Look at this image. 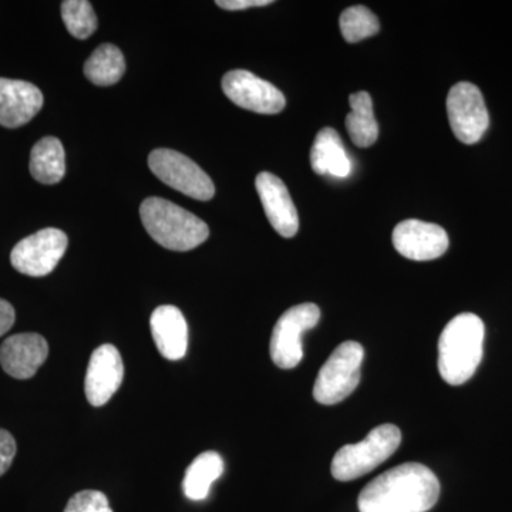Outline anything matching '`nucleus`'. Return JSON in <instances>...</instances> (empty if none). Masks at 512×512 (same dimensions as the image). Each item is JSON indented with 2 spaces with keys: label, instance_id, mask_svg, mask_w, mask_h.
Segmentation results:
<instances>
[{
  "label": "nucleus",
  "instance_id": "6ab92c4d",
  "mask_svg": "<svg viewBox=\"0 0 512 512\" xmlns=\"http://www.w3.org/2000/svg\"><path fill=\"white\" fill-rule=\"evenodd\" d=\"M224 460L215 451H205L185 471L183 490L185 497L192 501L205 500L211 485L224 474Z\"/></svg>",
  "mask_w": 512,
  "mask_h": 512
},
{
  "label": "nucleus",
  "instance_id": "423d86ee",
  "mask_svg": "<svg viewBox=\"0 0 512 512\" xmlns=\"http://www.w3.org/2000/svg\"><path fill=\"white\" fill-rule=\"evenodd\" d=\"M148 167L158 180L194 200L210 201L215 195L214 183L208 174L178 151L168 148L154 150L148 157Z\"/></svg>",
  "mask_w": 512,
  "mask_h": 512
},
{
  "label": "nucleus",
  "instance_id": "6e6552de",
  "mask_svg": "<svg viewBox=\"0 0 512 512\" xmlns=\"http://www.w3.org/2000/svg\"><path fill=\"white\" fill-rule=\"evenodd\" d=\"M69 239L63 231L46 228L22 239L10 254L13 268L20 274L42 278L55 271L66 254Z\"/></svg>",
  "mask_w": 512,
  "mask_h": 512
},
{
  "label": "nucleus",
  "instance_id": "a878e982",
  "mask_svg": "<svg viewBox=\"0 0 512 512\" xmlns=\"http://www.w3.org/2000/svg\"><path fill=\"white\" fill-rule=\"evenodd\" d=\"M271 0H218L217 6L225 10H245L271 5Z\"/></svg>",
  "mask_w": 512,
  "mask_h": 512
},
{
  "label": "nucleus",
  "instance_id": "5701e85b",
  "mask_svg": "<svg viewBox=\"0 0 512 512\" xmlns=\"http://www.w3.org/2000/svg\"><path fill=\"white\" fill-rule=\"evenodd\" d=\"M340 32L346 42L357 43L379 33L380 25L376 16L365 6H353L340 15Z\"/></svg>",
  "mask_w": 512,
  "mask_h": 512
},
{
  "label": "nucleus",
  "instance_id": "f03ea898",
  "mask_svg": "<svg viewBox=\"0 0 512 512\" xmlns=\"http://www.w3.org/2000/svg\"><path fill=\"white\" fill-rule=\"evenodd\" d=\"M485 328L474 313H461L448 322L439 340V372L444 382L460 386L477 372L483 359Z\"/></svg>",
  "mask_w": 512,
  "mask_h": 512
},
{
  "label": "nucleus",
  "instance_id": "393cba45",
  "mask_svg": "<svg viewBox=\"0 0 512 512\" xmlns=\"http://www.w3.org/2000/svg\"><path fill=\"white\" fill-rule=\"evenodd\" d=\"M16 456V441L9 431L0 429V477L12 466Z\"/></svg>",
  "mask_w": 512,
  "mask_h": 512
},
{
  "label": "nucleus",
  "instance_id": "39448f33",
  "mask_svg": "<svg viewBox=\"0 0 512 512\" xmlns=\"http://www.w3.org/2000/svg\"><path fill=\"white\" fill-rule=\"evenodd\" d=\"M365 349L360 343L345 342L335 349L319 370L313 387L316 402L332 406L355 392L360 382Z\"/></svg>",
  "mask_w": 512,
  "mask_h": 512
},
{
  "label": "nucleus",
  "instance_id": "b1692460",
  "mask_svg": "<svg viewBox=\"0 0 512 512\" xmlns=\"http://www.w3.org/2000/svg\"><path fill=\"white\" fill-rule=\"evenodd\" d=\"M64 512H113L106 495L100 491H80L70 498Z\"/></svg>",
  "mask_w": 512,
  "mask_h": 512
},
{
  "label": "nucleus",
  "instance_id": "dca6fc26",
  "mask_svg": "<svg viewBox=\"0 0 512 512\" xmlns=\"http://www.w3.org/2000/svg\"><path fill=\"white\" fill-rule=\"evenodd\" d=\"M150 328L158 352L165 359H183L188 349V325L177 306H158L151 315Z\"/></svg>",
  "mask_w": 512,
  "mask_h": 512
},
{
  "label": "nucleus",
  "instance_id": "0eeeda50",
  "mask_svg": "<svg viewBox=\"0 0 512 512\" xmlns=\"http://www.w3.org/2000/svg\"><path fill=\"white\" fill-rule=\"evenodd\" d=\"M320 309L315 303H302L288 309L276 322L271 338V357L281 369H293L303 357L302 335L315 328Z\"/></svg>",
  "mask_w": 512,
  "mask_h": 512
},
{
  "label": "nucleus",
  "instance_id": "f257e3e1",
  "mask_svg": "<svg viewBox=\"0 0 512 512\" xmlns=\"http://www.w3.org/2000/svg\"><path fill=\"white\" fill-rule=\"evenodd\" d=\"M439 497V478L429 467L404 463L370 481L357 507L360 512H427Z\"/></svg>",
  "mask_w": 512,
  "mask_h": 512
},
{
  "label": "nucleus",
  "instance_id": "f8f14e48",
  "mask_svg": "<svg viewBox=\"0 0 512 512\" xmlns=\"http://www.w3.org/2000/svg\"><path fill=\"white\" fill-rule=\"evenodd\" d=\"M124 379L123 359L113 345L94 350L87 367L84 392L94 407L104 406L120 389Z\"/></svg>",
  "mask_w": 512,
  "mask_h": 512
},
{
  "label": "nucleus",
  "instance_id": "1a4fd4ad",
  "mask_svg": "<svg viewBox=\"0 0 512 512\" xmlns=\"http://www.w3.org/2000/svg\"><path fill=\"white\" fill-rule=\"evenodd\" d=\"M447 114L454 136L464 144H476L490 126L483 93L473 83L451 87L447 96Z\"/></svg>",
  "mask_w": 512,
  "mask_h": 512
},
{
  "label": "nucleus",
  "instance_id": "ddd939ff",
  "mask_svg": "<svg viewBox=\"0 0 512 512\" xmlns=\"http://www.w3.org/2000/svg\"><path fill=\"white\" fill-rule=\"evenodd\" d=\"M255 187L272 228L281 237H295L299 231L298 211L284 181L274 174L261 173L256 177Z\"/></svg>",
  "mask_w": 512,
  "mask_h": 512
},
{
  "label": "nucleus",
  "instance_id": "aec40b11",
  "mask_svg": "<svg viewBox=\"0 0 512 512\" xmlns=\"http://www.w3.org/2000/svg\"><path fill=\"white\" fill-rule=\"evenodd\" d=\"M350 113L346 117V128L350 140L357 147L373 146L379 137V126L373 114L372 97L367 92H359L349 97Z\"/></svg>",
  "mask_w": 512,
  "mask_h": 512
},
{
  "label": "nucleus",
  "instance_id": "4be33fe9",
  "mask_svg": "<svg viewBox=\"0 0 512 512\" xmlns=\"http://www.w3.org/2000/svg\"><path fill=\"white\" fill-rule=\"evenodd\" d=\"M62 18L70 35L84 40L97 29V16L92 3L87 0H64Z\"/></svg>",
  "mask_w": 512,
  "mask_h": 512
},
{
  "label": "nucleus",
  "instance_id": "a211bd4d",
  "mask_svg": "<svg viewBox=\"0 0 512 512\" xmlns=\"http://www.w3.org/2000/svg\"><path fill=\"white\" fill-rule=\"evenodd\" d=\"M30 174L36 181L53 185L62 181L66 174V156L60 140L56 137H45L36 143L30 153Z\"/></svg>",
  "mask_w": 512,
  "mask_h": 512
},
{
  "label": "nucleus",
  "instance_id": "bb28decb",
  "mask_svg": "<svg viewBox=\"0 0 512 512\" xmlns=\"http://www.w3.org/2000/svg\"><path fill=\"white\" fill-rule=\"evenodd\" d=\"M15 309L5 299H0V338L12 329L15 323Z\"/></svg>",
  "mask_w": 512,
  "mask_h": 512
},
{
  "label": "nucleus",
  "instance_id": "412c9836",
  "mask_svg": "<svg viewBox=\"0 0 512 512\" xmlns=\"http://www.w3.org/2000/svg\"><path fill=\"white\" fill-rule=\"evenodd\" d=\"M126 73V60L119 47L110 45H101L94 50L84 64V74L96 86H113L119 83L121 77Z\"/></svg>",
  "mask_w": 512,
  "mask_h": 512
},
{
  "label": "nucleus",
  "instance_id": "7ed1b4c3",
  "mask_svg": "<svg viewBox=\"0 0 512 512\" xmlns=\"http://www.w3.org/2000/svg\"><path fill=\"white\" fill-rule=\"evenodd\" d=\"M140 217L150 237L170 251H191L210 237V228L197 215L164 198L144 200Z\"/></svg>",
  "mask_w": 512,
  "mask_h": 512
},
{
  "label": "nucleus",
  "instance_id": "4468645a",
  "mask_svg": "<svg viewBox=\"0 0 512 512\" xmlns=\"http://www.w3.org/2000/svg\"><path fill=\"white\" fill-rule=\"evenodd\" d=\"M49 356V345L37 333H20L0 346V365L9 376L26 380L36 375Z\"/></svg>",
  "mask_w": 512,
  "mask_h": 512
},
{
  "label": "nucleus",
  "instance_id": "f3484780",
  "mask_svg": "<svg viewBox=\"0 0 512 512\" xmlns=\"http://www.w3.org/2000/svg\"><path fill=\"white\" fill-rule=\"evenodd\" d=\"M311 165L319 175L346 178L352 173V163L335 128L326 127L319 131L311 150Z\"/></svg>",
  "mask_w": 512,
  "mask_h": 512
},
{
  "label": "nucleus",
  "instance_id": "20e7f679",
  "mask_svg": "<svg viewBox=\"0 0 512 512\" xmlns=\"http://www.w3.org/2000/svg\"><path fill=\"white\" fill-rule=\"evenodd\" d=\"M402 443V433L393 424L375 427L365 440L340 448L332 461V476L352 481L366 476L393 456Z\"/></svg>",
  "mask_w": 512,
  "mask_h": 512
},
{
  "label": "nucleus",
  "instance_id": "9b49d317",
  "mask_svg": "<svg viewBox=\"0 0 512 512\" xmlns=\"http://www.w3.org/2000/svg\"><path fill=\"white\" fill-rule=\"evenodd\" d=\"M448 235L443 228L430 222L406 220L393 231V245L404 258L412 261H433L446 254Z\"/></svg>",
  "mask_w": 512,
  "mask_h": 512
},
{
  "label": "nucleus",
  "instance_id": "2eb2a0df",
  "mask_svg": "<svg viewBox=\"0 0 512 512\" xmlns=\"http://www.w3.org/2000/svg\"><path fill=\"white\" fill-rule=\"evenodd\" d=\"M42 106L43 94L35 84L0 77V126H25Z\"/></svg>",
  "mask_w": 512,
  "mask_h": 512
},
{
  "label": "nucleus",
  "instance_id": "9d476101",
  "mask_svg": "<svg viewBox=\"0 0 512 512\" xmlns=\"http://www.w3.org/2000/svg\"><path fill=\"white\" fill-rule=\"evenodd\" d=\"M222 90L232 103L255 113L278 114L286 106L281 90L247 70H232L225 74Z\"/></svg>",
  "mask_w": 512,
  "mask_h": 512
}]
</instances>
